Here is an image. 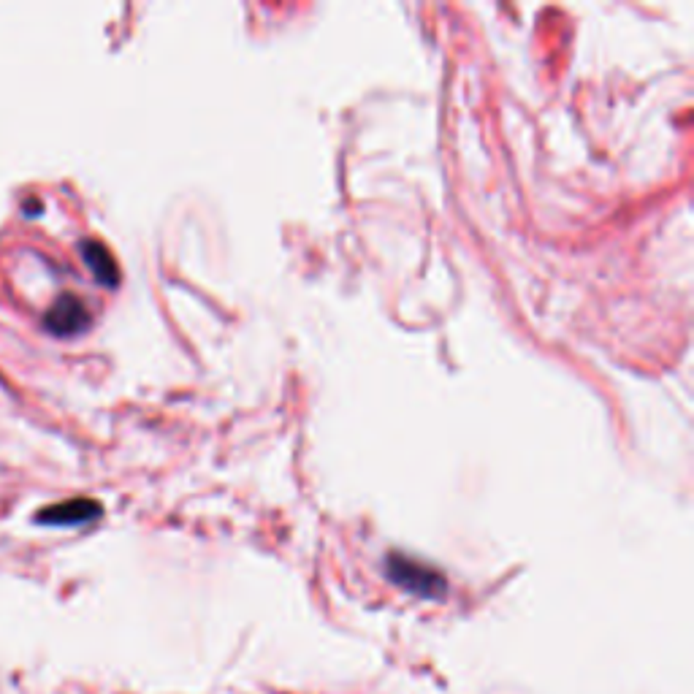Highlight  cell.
Segmentation results:
<instances>
[{
	"mask_svg": "<svg viewBox=\"0 0 694 694\" xmlns=\"http://www.w3.org/2000/svg\"><path fill=\"white\" fill-rule=\"evenodd\" d=\"M385 575H388V581L396 583L399 589L410 591V594L423 597V600H442V597L448 594L445 575H442L440 570L429 567V564L415 562L410 556H385Z\"/></svg>",
	"mask_w": 694,
	"mask_h": 694,
	"instance_id": "cell-1",
	"label": "cell"
},
{
	"mask_svg": "<svg viewBox=\"0 0 694 694\" xmlns=\"http://www.w3.org/2000/svg\"><path fill=\"white\" fill-rule=\"evenodd\" d=\"M49 326L60 331V334H71V331L87 326V312L82 307V301L74 299V296L60 299V304L49 315Z\"/></svg>",
	"mask_w": 694,
	"mask_h": 694,
	"instance_id": "cell-2",
	"label": "cell"
},
{
	"mask_svg": "<svg viewBox=\"0 0 694 694\" xmlns=\"http://www.w3.org/2000/svg\"><path fill=\"white\" fill-rule=\"evenodd\" d=\"M101 513V507L93 505V502H85V499H76V502H68L63 507H55V510H47L44 513V521L47 524H82V521H90L93 516Z\"/></svg>",
	"mask_w": 694,
	"mask_h": 694,
	"instance_id": "cell-3",
	"label": "cell"
},
{
	"mask_svg": "<svg viewBox=\"0 0 694 694\" xmlns=\"http://www.w3.org/2000/svg\"><path fill=\"white\" fill-rule=\"evenodd\" d=\"M82 250H85V258L90 263V269L95 272V277L104 282V285H117V266H114L112 255L106 253V247H101L98 242H87Z\"/></svg>",
	"mask_w": 694,
	"mask_h": 694,
	"instance_id": "cell-4",
	"label": "cell"
}]
</instances>
